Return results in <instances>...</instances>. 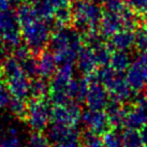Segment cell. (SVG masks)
<instances>
[{"instance_id": "6da1fadb", "label": "cell", "mask_w": 147, "mask_h": 147, "mask_svg": "<svg viewBox=\"0 0 147 147\" xmlns=\"http://www.w3.org/2000/svg\"><path fill=\"white\" fill-rule=\"evenodd\" d=\"M82 33L74 28H55L52 31L49 47L59 65L76 61L80 49L84 46Z\"/></svg>"}, {"instance_id": "7a4b0ae2", "label": "cell", "mask_w": 147, "mask_h": 147, "mask_svg": "<svg viewBox=\"0 0 147 147\" xmlns=\"http://www.w3.org/2000/svg\"><path fill=\"white\" fill-rule=\"evenodd\" d=\"M71 10L73 16L72 26L82 36L90 31H99L104 15V9L100 4L90 0H73Z\"/></svg>"}, {"instance_id": "3957f363", "label": "cell", "mask_w": 147, "mask_h": 147, "mask_svg": "<svg viewBox=\"0 0 147 147\" xmlns=\"http://www.w3.org/2000/svg\"><path fill=\"white\" fill-rule=\"evenodd\" d=\"M52 31L49 22L38 17L27 25L22 26V38L33 56H39L47 49Z\"/></svg>"}, {"instance_id": "277c9868", "label": "cell", "mask_w": 147, "mask_h": 147, "mask_svg": "<svg viewBox=\"0 0 147 147\" xmlns=\"http://www.w3.org/2000/svg\"><path fill=\"white\" fill-rule=\"evenodd\" d=\"M0 37L7 51L15 49L22 44V27L17 20L16 13L9 10L0 12Z\"/></svg>"}, {"instance_id": "5b68a950", "label": "cell", "mask_w": 147, "mask_h": 147, "mask_svg": "<svg viewBox=\"0 0 147 147\" xmlns=\"http://www.w3.org/2000/svg\"><path fill=\"white\" fill-rule=\"evenodd\" d=\"M26 121L33 132H42L52 121V107L46 99H33L28 101Z\"/></svg>"}, {"instance_id": "8992f818", "label": "cell", "mask_w": 147, "mask_h": 147, "mask_svg": "<svg viewBox=\"0 0 147 147\" xmlns=\"http://www.w3.org/2000/svg\"><path fill=\"white\" fill-rule=\"evenodd\" d=\"M127 116L125 126L129 129H141L147 125V98L145 94H138L133 103H130L129 109H127Z\"/></svg>"}, {"instance_id": "52a82bcc", "label": "cell", "mask_w": 147, "mask_h": 147, "mask_svg": "<svg viewBox=\"0 0 147 147\" xmlns=\"http://www.w3.org/2000/svg\"><path fill=\"white\" fill-rule=\"evenodd\" d=\"M82 117V110L78 102L69 105H55L52 109V123L68 127H76Z\"/></svg>"}, {"instance_id": "ba28073f", "label": "cell", "mask_w": 147, "mask_h": 147, "mask_svg": "<svg viewBox=\"0 0 147 147\" xmlns=\"http://www.w3.org/2000/svg\"><path fill=\"white\" fill-rule=\"evenodd\" d=\"M105 88L110 94L111 99H114L123 105L128 104V102L133 99V90L128 84L126 74L123 72H117L115 78Z\"/></svg>"}, {"instance_id": "9c48e42d", "label": "cell", "mask_w": 147, "mask_h": 147, "mask_svg": "<svg viewBox=\"0 0 147 147\" xmlns=\"http://www.w3.org/2000/svg\"><path fill=\"white\" fill-rule=\"evenodd\" d=\"M81 119L84 125L88 128V130L97 134H105L112 127L107 115L103 111H94L88 109L82 113Z\"/></svg>"}, {"instance_id": "30bf717a", "label": "cell", "mask_w": 147, "mask_h": 147, "mask_svg": "<svg viewBox=\"0 0 147 147\" xmlns=\"http://www.w3.org/2000/svg\"><path fill=\"white\" fill-rule=\"evenodd\" d=\"M89 89L85 99V103L89 110H105L110 101V94L105 87L99 82H89Z\"/></svg>"}, {"instance_id": "8fae6325", "label": "cell", "mask_w": 147, "mask_h": 147, "mask_svg": "<svg viewBox=\"0 0 147 147\" xmlns=\"http://www.w3.org/2000/svg\"><path fill=\"white\" fill-rule=\"evenodd\" d=\"M76 67L84 76H88L90 74L94 73L97 71L98 63L94 57V49L87 45H84L78 54Z\"/></svg>"}, {"instance_id": "7c38bea8", "label": "cell", "mask_w": 147, "mask_h": 147, "mask_svg": "<svg viewBox=\"0 0 147 147\" xmlns=\"http://www.w3.org/2000/svg\"><path fill=\"white\" fill-rule=\"evenodd\" d=\"M38 75L45 80H49L55 75L57 71L58 63L52 52L45 49L39 56H37Z\"/></svg>"}, {"instance_id": "4fadbf2b", "label": "cell", "mask_w": 147, "mask_h": 147, "mask_svg": "<svg viewBox=\"0 0 147 147\" xmlns=\"http://www.w3.org/2000/svg\"><path fill=\"white\" fill-rule=\"evenodd\" d=\"M121 29H123L121 14L104 11V15L102 17V21L100 23V28H99V32L104 37V39H110Z\"/></svg>"}, {"instance_id": "5bb4252c", "label": "cell", "mask_w": 147, "mask_h": 147, "mask_svg": "<svg viewBox=\"0 0 147 147\" xmlns=\"http://www.w3.org/2000/svg\"><path fill=\"white\" fill-rule=\"evenodd\" d=\"M73 74L74 68L72 63L60 65L49 82L51 90H67L68 91V85L73 78Z\"/></svg>"}, {"instance_id": "9a60e30c", "label": "cell", "mask_w": 147, "mask_h": 147, "mask_svg": "<svg viewBox=\"0 0 147 147\" xmlns=\"http://www.w3.org/2000/svg\"><path fill=\"white\" fill-rule=\"evenodd\" d=\"M107 45L113 52L115 51H128L134 46V32L126 29H121L109 39Z\"/></svg>"}, {"instance_id": "2e32d148", "label": "cell", "mask_w": 147, "mask_h": 147, "mask_svg": "<svg viewBox=\"0 0 147 147\" xmlns=\"http://www.w3.org/2000/svg\"><path fill=\"white\" fill-rule=\"evenodd\" d=\"M7 85L12 94V97L16 98L27 99L30 96V85H31V80L26 75L21 74L16 78H13L11 80L7 81Z\"/></svg>"}, {"instance_id": "e0dca14e", "label": "cell", "mask_w": 147, "mask_h": 147, "mask_svg": "<svg viewBox=\"0 0 147 147\" xmlns=\"http://www.w3.org/2000/svg\"><path fill=\"white\" fill-rule=\"evenodd\" d=\"M126 78L128 81V84L130 85L134 92H140L144 89L146 82H145L143 69H142V65L139 59L132 62L129 69L127 70Z\"/></svg>"}, {"instance_id": "ac0fdd59", "label": "cell", "mask_w": 147, "mask_h": 147, "mask_svg": "<svg viewBox=\"0 0 147 147\" xmlns=\"http://www.w3.org/2000/svg\"><path fill=\"white\" fill-rule=\"evenodd\" d=\"M78 133V130L75 127H68L63 125L53 123L47 129V138L51 141V143L57 144L65 143L67 140H69L72 135Z\"/></svg>"}, {"instance_id": "d6986e66", "label": "cell", "mask_w": 147, "mask_h": 147, "mask_svg": "<svg viewBox=\"0 0 147 147\" xmlns=\"http://www.w3.org/2000/svg\"><path fill=\"white\" fill-rule=\"evenodd\" d=\"M89 80L87 76L80 78H72L68 85V92L74 102L81 103L85 101L88 89H89Z\"/></svg>"}, {"instance_id": "ffe728a7", "label": "cell", "mask_w": 147, "mask_h": 147, "mask_svg": "<svg viewBox=\"0 0 147 147\" xmlns=\"http://www.w3.org/2000/svg\"><path fill=\"white\" fill-rule=\"evenodd\" d=\"M1 72H2V78H4V82L13 78H16L21 74H24L21 62L13 55H10L4 59L3 63L1 65Z\"/></svg>"}, {"instance_id": "44dd1931", "label": "cell", "mask_w": 147, "mask_h": 147, "mask_svg": "<svg viewBox=\"0 0 147 147\" xmlns=\"http://www.w3.org/2000/svg\"><path fill=\"white\" fill-rule=\"evenodd\" d=\"M26 1H28L33 7L39 18L44 20L49 23H51V21L53 22L55 9L51 0H26Z\"/></svg>"}, {"instance_id": "7402d4cb", "label": "cell", "mask_w": 147, "mask_h": 147, "mask_svg": "<svg viewBox=\"0 0 147 147\" xmlns=\"http://www.w3.org/2000/svg\"><path fill=\"white\" fill-rule=\"evenodd\" d=\"M51 92V85L47 80L43 78H36L31 81L30 97L33 99H46Z\"/></svg>"}, {"instance_id": "603a6c76", "label": "cell", "mask_w": 147, "mask_h": 147, "mask_svg": "<svg viewBox=\"0 0 147 147\" xmlns=\"http://www.w3.org/2000/svg\"><path fill=\"white\" fill-rule=\"evenodd\" d=\"M131 56L128 51H115L112 54L110 65L117 72H125L131 65Z\"/></svg>"}, {"instance_id": "cb8c5ba5", "label": "cell", "mask_w": 147, "mask_h": 147, "mask_svg": "<svg viewBox=\"0 0 147 147\" xmlns=\"http://www.w3.org/2000/svg\"><path fill=\"white\" fill-rule=\"evenodd\" d=\"M15 13H16L17 20L21 24V27L31 23L32 21L38 18V15L34 11V9L28 1H25L20 7H17L15 9Z\"/></svg>"}, {"instance_id": "d4e9b609", "label": "cell", "mask_w": 147, "mask_h": 147, "mask_svg": "<svg viewBox=\"0 0 147 147\" xmlns=\"http://www.w3.org/2000/svg\"><path fill=\"white\" fill-rule=\"evenodd\" d=\"M72 10L71 7L56 9L54 12V26L55 28H67L72 26Z\"/></svg>"}, {"instance_id": "484cf974", "label": "cell", "mask_w": 147, "mask_h": 147, "mask_svg": "<svg viewBox=\"0 0 147 147\" xmlns=\"http://www.w3.org/2000/svg\"><path fill=\"white\" fill-rule=\"evenodd\" d=\"M9 109L15 117L21 120H26L28 113V102H26L25 99L12 97L9 103Z\"/></svg>"}, {"instance_id": "4316f807", "label": "cell", "mask_w": 147, "mask_h": 147, "mask_svg": "<svg viewBox=\"0 0 147 147\" xmlns=\"http://www.w3.org/2000/svg\"><path fill=\"white\" fill-rule=\"evenodd\" d=\"M121 18H123V29L134 31L135 29L140 26V18L138 16V13L133 11L130 7H126L121 13Z\"/></svg>"}, {"instance_id": "83f0119b", "label": "cell", "mask_w": 147, "mask_h": 147, "mask_svg": "<svg viewBox=\"0 0 147 147\" xmlns=\"http://www.w3.org/2000/svg\"><path fill=\"white\" fill-rule=\"evenodd\" d=\"M94 57L97 60L99 67H105V65H110L111 58H112V54L113 51L109 47L107 43L100 45L98 47L94 49Z\"/></svg>"}, {"instance_id": "f1b7e54d", "label": "cell", "mask_w": 147, "mask_h": 147, "mask_svg": "<svg viewBox=\"0 0 147 147\" xmlns=\"http://www.w3.org/2000/svg\"><path fill=\"white\" fill-rule=\"evenodd\" d=\"M134 46L141 53L147 52V25H140L134 30Z\"/></svg>"}, {"instance_id": "f546056e", "label": "cell", "mask_w": 147, "mask_h": 147, "mask_svg": "<svg viewBox=\"0 0 147 147\" xmlns=\"http://www.w3.org/2000/svg\"><path fill=\"white\" fill-rule=\"evenodd\" d=\"M22 68H23V71L24 73L28 76L30 80H33L36 78L38 75V63H37V58L36 56H30L29 58L25 59L24 61L21 62Z\"/></svg>"}, {"instance_id": "4dcf8cb0", "label": "cell", "mask_w": 147, "mask_h": 147, "mask_svg": "<svg viewBox=\"0 0 147 147\" xmlns=\"http://www.w3.org/2000/svg\"><path fill=\"white\" fill-rule=\"evenodd\" d=\"M81 141L85 147H104V143L99 138V134L90 130L85 131L81 135Z\"/></svg>"}, {"instance_id": "1f68e13d", "label": "cell", "mask_w": 147, "mask_h": 147, "mask_svg": "<svg viewBox=\"0 0 147 147\" xmlns=\"http://www.w3.org/2000/svg\"><path fill=\"white\" fill-rule=\"evenodd\" d=\"M27 147H52L51 141L47 135H44L42 132H33L30 134Z\"/></svg>"}, {"instance_id": "d6a6232c", "label": "cell", "mask_w": 147, "mask_h": 147, "mask_svg": "<svg viewBox=\"0 0 147 147\" xmlns=\"http://www.w3.org/2000/svg\"><path fill=\"white\" fill-rule=\"evenodd\" d=\"M123 142L127 147H140L142 144V136L138 130L134 129H128L123 133Z\"/></svg>"}, {"instance_id": "836d02e7", "label": "cell", "mask_w": 147, "mask_h": 147, "mask_svg": "<svg viewBox=\"0 0 147 147\" xmlns=\"http://www.w3.org/2000/svg\"><path fill=\"white\" fill-rule=\"evenodd\" d=\"M126 7L127 5L123 2V0H104L103 1V9L105 12L121 14Z\"/></svg>"}, {"instance_id": "e575fe53", "label": "cell", "mask_w": 147, "mask_h": 147, "mask_svg": "<svg viewBox=\"0 0 147 147\" xmlns=\"http://www.w3.org/2000/svg\"><path fill=\"white\" fill-rule=\"evenodd\" d=\"M12 99V94L8 88L5 82L0 81V107H7Z\"/></svg>"}, {"instance_id": "d590c367", "label": "cell", "mask_w": 147, "mask_h": 147, "mask_svg": "<svg viewBox=\"0 0 147 147\" xmlns=\"http://www.w3.org/2000/svg\"><path fill=\"white\" fill-rule=\"evenodd\" d=\"M11 55H13L20 62H22L24 61L25 59H27L30 56H32V53L30 52V49H28V46L26 44H21L18 45L15 49H13Z\"/></svg>"}, {"instance_id": "8d00e7d4", "label": "cell", "mask_w": 147, "mask_h": 147, "mask_svg": "<svg viewBox=\"0 0 147 147\" xmlns=\"http://www.w3.org/2000/svg\"><path fill=\"white\" fill-rule=\"evenodd\" d=\"M128 5L136 13L142 14L147 9V0H128Z\"/></svg>"}, {"instance_id": "74e56055", "label": "cell", "mask_w": 147, "mask_h": 147, "mask_svg": "<svg viewBox=\"0 0 147 147\" xmlns=\"http://www.w3.org/2000/svg\"><path fill=\"white\" fill-rule=\"evenodd\" d=\"M2 147H22V144L17 135H9V138L3 140Z\"/></svg>"}, {"instance_id": "f35d334b", "label": "cell", "mask_w": 147, "mask_h": 147, "mask_svg": "<svg viewBox=\"0 0 147 147\" xmlns=\"http://www.w3.org/2000/svg\"><path fill=\"white\" fill-rule=\"evenodd\" d=\"M138 59H139L140 62H141L142 69H143L144 76H145V82H146V85H147V52L141 54Z\"/></svg>"}, {"instance_id": "ab89813d", "label": "cell", "mask_w": 147, "mask_h": 147, "mask_svg": "<svg viewBox=\"0 0 147 147\" xmlns=\"http://www.w3.org/2000/svg\"><path fill=\"white\" fill-rule=\"evenodd\" d=\"M52 4H53L54 9H60V8H67V7H71L72 0H51Z\"/></svg>"}, {"instance_id": "60d3db41", "label": "cell", "mask_w": 147, "mask_h": 147, "mask_svg": "<svg viewBox=\"0 0 147 147\" xmlns=\"http://www.w3.org/2000/svg\"><path fill=\"white\" fill-rule=\"evenodd\" d=\"M11 10L10 0H0V12H5Z\"/></svg>"}, {"instance_id": "b9f144b4", "label": "cell", "mask_w": 147, "mask_h": 147, "mask_svg": "<svg viewBox=\"0 0 147 147\" xmlns=\"http://www.w3.org/2000/svg\"><path fill=\"white\" fill-rule=\"evenodd\" d=\"M5 53H7V49H5V47L3 46V44H1L0 45V65H2L4 59L8 57Z\"/></svg>"}, {"instance_id": "7bdbcfd3", "label": "cell", "mask_w": 147, "mask_h": 147, "mask_svg": "<svg viewBox=\"0 0 147 147\" xmlns=\"http://www.w3.org/2000/svg\"><path fill=\"white\" fill-rule=\"evenodd\" d=\"M141 136H142V141L143 143H145L147 145V125L143 127L142 129V133H141Z\"/></svg>"}, {"instance_id": "ee69618b", "label": "cell", "mask_w": 147, "mask_h": 147, "mask_svg": "<svg viewBox=\"0 0 147 147\" xmlns=\"http://www.w3.org/2000/svg\"><path fill=\"white\" fill-rule=\"evenodd\" d=\"M140 16H141V18H142L144 22H146L147 23V9L144 11L143 13H142V14H140Z\"/></svg>"}, {"instance_id": "f6af8a7d", "label": "cell", "mask_w": 147, "mask_h": 147, "mask_svg": "<svg viewBox=\"0 0 147 147\" xmlns=\"http://www.w3.org/2000/svg\"><path fill=\"white\" fill-rule=\"evenodd\" d=\"M2 144H3V140L0 138V147H2Z\"/></svg>"}, {"instance_id": "bcb514c9", "label": "cell", "mask_w": 147, "mask_h": 147, "mask_svg": "<svg viewBox=\"0 0 147 147\" xmlns=\"http://www.w3.org/2000/svg\"><path fill=\"white\" fill-rule=\"evenodd\" d=\"M2 72H1V69H0V81H1V80H2Z\"/></svg>"}, {"instance_id": "7dc6e473", "label": "cell", "mask_w": 147, "mask_h": 147, "mask_svg": "<svg viewBox=\"0 0 147 147\" xmlns=\"http://www.w3.org/2000/svg\"><path fill=\"white\" fill-rule=\"evenodd\" d=\"M145 96H146V98H147V89H146V91H145Z\"/></svg>"}, {"instance_id": "c3c4849f", "label": "cell", "mask_w": 147, "mask_h": 147, "mask_svg": "<svg viewBox=\"0 0 147 147\" xmlns=\"http://www.w3.org/2000/svg\"><path fill=\"white\" fill-rule=\"evenodd\" d=\"M2 44V43H1V37H0V45Z\"/></svg>"}, {"instance_id": "681fc988", "label": "cell", "mask_w": 147, "mask_h": 147, "mask_svg": "<svg viewBox=\"0 0 147 147\" xmlns=\"http://www.w3.org/2000/svg\"><path fill=\"white\" fill-rule=\"evenodd\" d=\"M98 1H101V2H103V1H104V0H98Z\"/></svg>"}]
</instances>
